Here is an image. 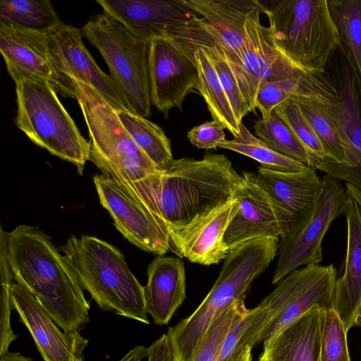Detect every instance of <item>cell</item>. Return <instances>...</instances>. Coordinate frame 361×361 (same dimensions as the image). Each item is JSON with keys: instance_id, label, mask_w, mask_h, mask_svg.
Segmentation results:
<instances>
[{"instance_id": "obj_1", "label": "cell", "mask_w": 361, "mask_h": 361, "mask_svg": "<svg viewBox=\"0 0 361 361\" xmlns=\"http://www.w3.org/2000/svg\"><path fill=\"white\" fill-rule=\"evenodd\" d=\"M6 235L16 283L34 295L64 331H80L90 321V305L65 255L37 227L20 224Z\"/></svg>"}, {"instance_id": "obj_2", "label": "cell", "mask_w": 361, "mask_h": 361, "mask_svg": "<svg viewBox=\"0 0 361 361\" xmlns=\"http://www.w3.org/2000/svg\"><path fill=\"white\" fill-rule=\"evenodd\" d=\"M71 81L87 128L89 161L158 216L157 195L162 171L135 143L109 101L91 86Z\"/></svg>"}, {"instance_id": "obj_3", "label": "cell", "mask_w": 361, "mask_h": 361, "mask_svg": "<svg viewBox=\"0 0 361 361\" xmlns=\"http://www.w3.org/2000/svg\"><path fill=\"white\" fill-rule=\"evenodd\" d=\"M240 180L224 154L173 159L160 176L159 216L169 232L180 229L232 199Z\"/></svg>"}, {"instance_id": "obj_4", "label": "cell", "mask_w": 361, "mask_h": 361, "mask_svg": "<svg viewBox=\"0 0 361 361\" xmlns=\"http://www.w3.org/2000/svg\"><path fill=\"white\" fill-rule=\"evenodd\" d=\"M279 243V238L254 240L230 251L202 302L190 316L169 329L175 361L194 360L211 325L233 303L245 298L252 282L276 257Z\"/></svg>"}, {"instance_id": "obj_5", "label": "cell", "mask_w": 361, "mask_h": 361, "mask_svg": "<svg viewBox=\"0 0 361 361\" xmlns=\"http://www.w3.org/2000/svg\"><path fill=\"white\" fill-rule=\"evenodd\" d=\"M60 248L101 309L149 324L144 286L116 247L96 236L71 235Z\"/></svg>"}, {"instance_id": "obj_6", "label": "cell", "mask_w": 361, "mask_h": 361, "mask_svg": "<svg viewBox=\"0 0 361 361\" xmlns=\"http://www.w3.org/2000/svg\"><path fill=\"white\" fill-rule=\"evenodd\" d=\"M259 4L279 51L298 70L323 74L340 44L328 1L262 0Z\"/></svg>"}, {"instance_id": "obj_7", "label": "cell", "mask_w": 361, "mask_h": 361, "mask_svg": "<svg viewBox=\"0 0 361 361\" xmlns=\"http://www.w3.org/2000/svg\"><path fill=\"white\" fill-rule=\"evenodd\" d=\"M16 125L36 145L73 164L82 175L90 158V143L47 82L30 78L14 80Z\"/></svg>"}, {"instance_id": "obj_8", "label": "cell", "mask_w": 361, "mask_h": 361, "mask_svg": "<svg viewBox=\"0 0 361 361\" xmlns=\"http://www.w3.org/2000/svg\"><path fill=\"white\" fill-rule=\"evenodd\" d=\"M337 270L333 264H310L281 279L256 307L238 347L251 348L272 337L312 307H331Z\"/></svg>"}, {"instance_id": "obj_9", "label": "cell", "mask_w": 361, "mask_h": 361, "mask_svg": "<svg viewBox=\"0 0 361 361\" xmlns=\"http://www.w3.org/2000/svg\"><path fill=\"white\" fill-rule=\"evenodd\" d=\"M80 30L101 54L111 78L131 111L149 117V42L105 13L90 17Z\"/></svg>"}, {"instance_id": "obj_10", "label": "cell", "mask_w": 361, "mask_h": 361, "mask_svg": "<svg viewBox=\"0 0 361 361\" xmlns=\"http://www.w3.org/2000/svg\"><path fill=\"white\" fill-rule=\"evenodd\" d=\"M348 197L345 187L339 180L327 174L323 176L308 221L293 237L279 240L273 284L301 266L318 264L322 260L324 236L333 221L345 214Z\"/></svg>"}, {"instance_id": "obj_11", "label": "cell", "mask_w": 361, "mask_h": 361, "mask_svg": "<svg viewBox=\"0 0 361 361\" xmlns=\"http://www.w3.org/2000/svg\"><path fill=\"white\" fill-rule=\"evenodd\" d=\"M233 197L238 201L239 207L224 235L230 251L250 240L290 237L288 215L257 173L243 172Z\"/></svg>"}, {"instance_id": "obj_12", "label": "cell", "mask_w": 361, "mask_h": 361, "mask_svg": "<svg viewBox=\"0 0 361 361\" xmlns=\"http://www.w3.org/2000/svg\"><path fill=\"white\" fill-rule=\"evenodd\" d=\"M92 179L100 204L127 240L157 255H164L170 250L168 229L153 212L102 173L94 175Z\"/></svg>"}, {"instance_id": "obj_13", "label": "cell", "mask_w": 361, "mask_h": 361, "mask_svg": "<svg viewBox=\"0 0 361 361\" xmlns=\"http://www.w3.org/2000/svg\"><path fill=\"white\" fill-rule=\"evenodd\" d=\"M261 13L260 6L247 16L242 66L235 76L250 111L256 110L255 98L262 85L293 78L304 73L276 47L269 27L260 22Z\"/></svg>"}, {"instance_id": "obj_14", "label": "cell", "mask_w": 361, "mask_h": 361, "mask_svg": "<svg viewBox=\"0 0 361 361\" xmlns=\"http://www.w3.org/2000/svg\"><path fill=\"white\" fill-rule=\"evenodd\" d=\"M148 78L151 104L165 118L172 109L182 110L187 95L197 92L194 55L188 56L169 38L149 42Z\"/></svg>"}, {"instance_id": "obj_15", "label": "cell", "mask_w": 361, "mask_h": 361, "mask_svg": "<svg viewBox=\"0 0 361 361\" xmlns=\"http://www.w3.org/2000/svg\"><path fill=\"white\" fill-rule=\"evenodd\" d=\"M0 51L13 81L19 78L43 81L63 97L77 99L71 80L52 63L43 32L0 20Z\"/></svg>"}, {"instance_id": "obj_16", "label": "cell", "mask_w": 361, "mask_h": 361, "mask_svg": "<svg viewBox=\"0 0 361 361\" xmlns=\"http://www.w3.org/2000/svg\"><path fill=\"white\" fill-rule=\"evenodd\" d=\"M324 74L336 93V102L328 107L338 128L347 164L361 166V75L341 42Z\"/></svg>"}, {"instance_id": "obj_17", "label": "cell", "mask_w": 361, "mask_h": 361, "mask_svg": "<svg viewBox=\"0 0 361 361\" xmlns=\"http://www.w3.org/2000/svg\"><path fill=\"white\" fill-rule=\"evenodd\" d=\"M43 33L49 58L58 71L91 86L113 105L132 111L110 75L87 49L80 30L62 23Z\"/></svg>"}, {"instance_id": "obj_18", "label": "cell", "mask_w": 361, "mask_h": 361, "mask_svg": "<svg viewBox=\"0 0 361 361\" xmlns=\"http://www.w3.org/2000/svg\"><path fill=\"white\" fill-rule=\"evenodd\" d=\"M13 309L26 326L44 361H84L89 340L80 331L66 332L37 300L21 285L11 286Z\"/></svg>"}, {"instance_id": "obj_19", "label": "cell", "mask_w": 361, "mask_h": 361, "mask_svg": "<svg viewBox=\"0 0 361 361\" xmlns=\"http://www.w3.org/2000/svg\"><path fill=\"white\" fill-rule=\"evenodd\" d=\"M238 207V201L233 197L188 226L170 231V250L192 263L219 264L230 252L224 235Z\"/></svg>"}, {"instance_id": "obj_20", "label": "cell", "mask_w": 361, "mask_h": 361, "mask_svg": "<svg viewBox=\"0 0 361 361\" xmlns=\"http://www.w3.org/2000/svg\"><path fill=\"white\" fill-rule=\"evenodd\" d=\"M96 3L104 13L148 42L165 38L170 29L185 25L197 16L182 0H96Z\"/></svg>"}, {"instance_id": "obj_21", "label": "cell", "mask_w": 361, "mask_h": 361, "mask_svg": "<svg viewBox=\"0 0 361 361\" xmlns=\"http://www.w3.org/2000/svg\"><path fill=\"white\" fill-rule=\"evenodd\" d=\"M216 37L235 77L244 53L245 23L249 13L260 8L259 0H182Z\"/></svg>"}, {"instance_id": "obj_22", "label": "cell", "mask_w": 361, "mask_h": 361, "mask_svg": "<svg viewBox=\"0 0 361 361\" xmlns=\"http://www.w3.org/2000/svg\"><path fill=\"white\" fill-rule=\"evenodd\" d=\"M257 175L288 215L290 222L288 238L293 237L311 217L322 178L310 166L300 171L283 172L259 166Z\"/></svg>"}, {"instance_id": "obj_23", "label": "cell", "mask_w": 361, "mask_h": 361, "mask_svg": "<svg viewBox=\"0 0 361 361\" xmlns=\"http://www.w3.org/2000/svg\"><path fill=\"white\" fill-rule=\"evenodd\" d=\"M345 215L347 250L344 272L336 279L331 308L348 332L353 327H361V207L350 196Z\"/></svg>"}, {"instance_id": "obj_24", "label": "cell", "mask_w": 361, "mask_h": 361, "mask_svg": "<svg viewBox=\"0 0 361 361\" xmlns=\"http://www.w3.org/2000/svg\"><path fill=\"white\" fill-rule=\"evenodd\" d=\"M315 305L264 341L260 361H320L325 312Z\"/></svg>"}, {"instance_id": "obj_25", "label": "cell", "mask_w": 361, "mask_h": 361, "mask_svg": "<svg viewBox=\"0 0 361 361\" xmlns=\"http://www.w3.org/2000/svg\"><path fill=\"white\" fill-rule=\"evenodd\" d=\"M144 294L147 313L157 325L168 324L185 299V272L179 257L158 255L148 265Z\"/></svg>"}, {"instance_id": "obj_26", "label": "cell", "mask_w": 361, "mask_h": 361, "mask_svg": "<svg viewBox=\"0 0 361 361\" xmlns=\"http://www.w3.org/2000/svg\"><path fill=\"white\" fill-rule=\"evenodd\" d=\"M179 46V45H178ZM187 54L194 55L198 73L197 92L203 97L213 121L219 123L233 137L240 133V125L233 113L212 60L202 47L179 46Z\"/></svg>"}, {"instance_id": "obj_27", "label": "cell", "mask_w": 361, "mask_h": 361, "mask_svg": "<svg viewBox=\"0 0 361 361\" xmlns=\"http://www.w3.org/2000/svg\"><path fill=\"white\" fill-rule=\"evenodd\" d=\"M114 108L121 123L139 147L161 171L166 170L173 158L171 141L163 129L135 112L114 105Z\"/></svg>"}, {"instance_id": "obj_28", "label": "cell", "mask_w": 361, "mask_h": 361, "mask_svg": "<svg viewBox=\"0 0 361 361\" xmlns=\"http://www.w3.org/2000/svg\"><path fill=\"white\" fill-rule=\"evenodd\" d=\"M0 20L40 32L63 23L48 0H1Z\"/></svg>"}, {"instance_id": "obj_29", "label": "cell", "mask_w": 361, "mask_h": 361, "mask_svg": "<svg viewBox=\"0 0 361 361\" xmlns=\"http://www.w3.org/2000/svg\"><path fill=\"white\" fill-rule=\"evenodd\" d=\"M292 98L313 128L330 158L347 164L345 151L338 128L328 107L329 104H332L300 96Z\"/></svg>"}, {"instance_id": "obj_30", "label": "cell", "mask_w": 361, "mask_h": 361, "mask_svg": "<svg viewBox=\"0 0 361 361\" xmlns=\"http://www.w3.org/2000/svg\"><path fill=\"white\" fill-rule=\"evenodd\" d=\"M219 147L249 157L260 163V166L275 171L295 172L307 166L274 150L266 142L252 134L243 123L240 135L232 140H225Z\"/></svg>"}, {"instance_id": "obj_31", "label": "cell", "mask_w": 361, "mask_h": 361, "mask_svg": "<svg viewBox=\"0 0 361 361\" xmlns=\"http://www.w3.org/2000/svg\"><path fill=\"white\" fill-rule=\"evenodd\" d=\"M328 6L340 42L361 75V0H329Z\"/></svg>"}, {"instance_id": "obj_32", "label": "cell", "mask_w": 361, "mask_h": 361, "mask_svg": "<svg viewBox=\"0 0 361 361\" xmlns=\"http://www.w3.org/2000/svg\"><path fill=\"white\" fill-rule=\"evenodd\" d=\"M255 135L276 152L313 168V160L286 123L276 114L255 121ZM314 169V168H313Z\"/></svg>"}, {"instance_id": "obj_33", "label": "cell", "mask_w": 361, "mask_h": 361, "mask_svg": "<svg viewBox=\"0 0 361 361\" xmlns=\"http://www.w3.org/2000/svg\"><path fill=\"white\" fill-rule=\"evenodd\" d=\"M274 114L289 127L313 160V168L324 159L330 158L313 128L302 112L297 102L290 98L276 107Z\"/></svg>"}, {"instance_id": "obj_34", "label": "cell", "mask_w": 361, "mask_h": 361, "mask_svg": "<svg viewBox=\"0 0 361 361\" xmlns=\"http://www.w3.org/2000/svg\"><path fill=\"white\" fill-rule=\"evenodd\" d=\"M247 310L245 298L235 301L226 309L208 329L193 361H216L226 335Z\"/></svg>"}, {"instance_id": "obj_35", "label": "cell", "mask_w": 361, "mask_h": 361, "mask_svg": "<svg viewBox=\"0 0 361 361\" xmlns=\"http://www.w3.org/2000/svg\"><path fill=\"white\" fill-rule=\"evenodd\" d=\"M0 355L8 351V348L17 335L11 325V314L13 310L11 303V286L13 276L9 264L7 250V240L0 238Z\"/></svg>"}, {"instance_id": "obj_36", "label": "cell", "mask_w": 361, "mask_h": 361, "mask_svg": "<svg viewBox=\"0 0 361 361\" xmlns=\"http://www.w3.org/2000/svg\"><path fill=\"white\" fill-rule=\"evenodd\" d=\"M345 326L331 307L326 310L320 361H351Z\"/></svg>"}, {"instance_id": "obj_37", "label": "cell", "mask_w": 361, "mask_h": 361, "mask_svg": "<svg viewBox=\"0 0 361 361\" xmlns=\"http://www.w3.org/2000/svg\"><path fill=\"white\" fill-rule=\"evenodd\" d=\"M187 136L193 146L204 149H216L226 140L224 128L213 120L194 126Z\"/></svg>"}, {"instance_id": "obj_38", "label": "cell", "mask_w": 361, "mask_h": 361, "mask_svg": "<svg viewBox=\"0 0 361 361\" xmlns=\"http://www.w3.org/2000/svg\"><path fill=\"white\" fill-rule=\"evenodd\" d=\"M316 169L322 171L337 180L350 183L361 191V166H350L326 158L319 162Z\"/></svg>"}, {"instance_id": "obj_39", "label": "cell", "mask_w": 361, "mask_h": 361, "mask_svg": "<svg viewBox=\"0 0 361 361\" xmlns=\"http://www.w3.org/2000/svg\"><path fill=\"white\" fill-rule=\"evenodd\" d=\"M252 316V310L248 309L233 324L221 345L216 361H228L229 360L238 348L251 321Z\"/></svg>"}, {"instance_id": "obj_40", "label": "cell", "mask_w": 361, "mask_h": 361, "mask_svg": "<svg viewBox=\"0 0 361 361\" xmlns=\"http://www.w3.org/2000/svg\"><path fill=\"white\" fill-rule=\"evenodd\" d=\"M148 354V348L137 345L130 350L119 361H141L147 357Z\"/></svg>"}, {"instance_id": "obj_41", "label": "cell", "mask_w": 361, "mask_h": 361, "mask_svg": "<svg viewBox=\"0 0 361 361\" xmlns=\"http://www.w3.org/2000/svg\"><path fill=\"white\" fill-rule=\"evenodd\" d=\"M252 349L249 345L238 347L228 361H252Z\"/></svg>"}, {"instance_id": "obj_42", "label": "cell", "mask_w": 361, "mask_h": 361, "mask_svg": "<svg viewBox=\"0 0 361 361\" xmlns=\"http://www.w3.org/2000/svg\"><path fill=\"white\" fill-rule=\"evenodd\" d=\"M0 361H32L30 357H25L19 353L7 351L0 355Z\"/></svg>"}, {"instance_id": "obj_43", "label": "cell", "mask_w": 361, "mask_h": 361, "mask_svg": "<svg viewBox=\"0 0 361 361\" xmlns=\"http://www.w3.org/2000/svg\"><path fill=\"white\" fill-rule=\"evenodd\" d=\"M345 187L348 195L355 200L361 207V191L348 183H345Z\"/></svg>"}, {"instance_id": "obj_44", "label": "cell", "mask_w": 361, "mask_h": 361, "mask_svg": "<svg viewBox=\"0 0 361 361\" xmlns=\"http://www.w3.org/2000/svg\"><path fill=\"white\" fill-rule=\"evenodd\" d=\"M258 361H260V360H258Z\"/></svg>"}, {"instance_id": "obj_45", "label": "cell", "mask_w": 361, "mask_h": 361, "mask_svg": "<svg viewBox=\"0 0 361 361\" xmlns=\"http://www.w3.org/2000/svg\"><path fill=\"white\" fill-rule=\"evenodd\" d=\"M174 361V360H173Z\"/></svg>"}]
</instances>
